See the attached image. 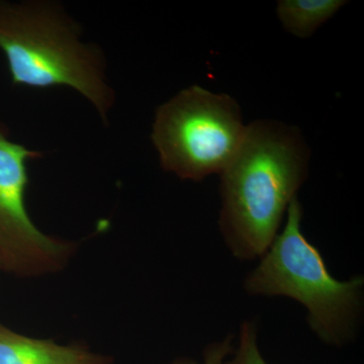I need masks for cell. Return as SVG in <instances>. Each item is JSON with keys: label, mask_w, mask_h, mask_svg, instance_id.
Listing matches in <instances>:
<instances>
[{"label": "cell", "mask_w": 364, "mask_h": 364, "mask_svg": "<svg viewBox=\"0 0 364 364\" xmlns=\"http://www.w3.org/2000/svg\"><path fill=\"white\" fill-rule=\"evenodd\" d=\"M310 148L296 127L257 119L220 174L219 227L236 259H260L309 176Z\"/></svg>", "instance_id": "cell-1"}, {"label": "cell", "mask_w": 364, "mask_h": 364, "mask_svg": "<svg viewBox=\"0 0 364 364\" xmlns=\"http://www.w3.org/2000/svg\"><path fill=\"white\" fill-rule=\"evenodd\" d=\"M0 50L13 85L71 88L109 124L116 92L104 52L83 42L80 25L58 1L0 0Z\"/></svg>", "instance_id": "cell-2"}, {"label": "cell", "mask_w": 364, "mask_h": 364, "mask_svg": "<svg viewBox=\"0 0 364 364\" xmlns=\"http://www.w3.org/2000/svg\"><path fill=\"white\" fill-rule=\"evenodd\" d=\"M287 223L243 289L250 296H284L306 310L311 331L327 346L343 348L358 338L363 321L364 277L335 279L320 250L301 231L303 207L298 196L287 210Z\"/></svg>", "instance_id": "cell-3"}, {"label": "cell", "mask_w": 364, "mask_h": 364, "mask_svg": "<svg viewBox=\"0 0 364 364\" xmlns=\"http://www.w3.org/2000/svg\"><path fill=\"white\" fill-rule=\"evenodd\" d=\"M245 131L233 97L193 85L158 107L151 139L165 171L200 181L224 171Z\"/></svg>", "instance_id": "cell-4"}, {"label": "cell", "mask_w": 364, "mask_h": 364, "mask_svg": "<svg viewBox=\"0 0 364 364\" xmlns=\"http://www.w3.org/2000/svg\"><path fill=\"white\" fill-rule=\"evenodd\" d=\"M43 156L41 151L14 142L0 121V267L23 279L61 272L78 247L76 242L41 231L28 213V163Z\"/></svg>", "instance_id": "cell-5"}, {"label": "cell", "mask_w": 364, "mask_h": 364, "mask_svg": "<svg viewBox=\"0 0 364 364\" xmlns=\"http://www.w3.org/2000/svg\"><path fill=\"white\" fill-rule=\"evenodd\" d=\"M111 359L81 345L31 338L0 323V364H111Z\"/></svg>", "instance_id": "cell-6"}, {"label": "cell", "mask_w": 364, "mask_h": 364, "mask_svg": "<svg viewBox=\"0 0 364 364\" xmlns=\"http://www.w3.org/2000/svg\"><path fill=\"white\" fill-rule=\"evenodd\" d=\"M345 4L343 0H280L277 13L287 32L309 38Z\"/></svg>", "instance_id": "cell-7"}, {"label": "cell", "mask_w": 364, "mask_h": 364, "mask_svg": "<svg viewBox=\"0 0 364 364\" xmlns=\"http://www.w3.org/2000/svg\"><path fill=\"white\" fill-rule=\"evenodd\" d=\"M222 364H268L258 344L257 322L247 320L242 323L238 342L231 355Z\"/></svg>", "instance_id": "cell-8"}, {"label": "cell", "mask_w": 364, "mask_h": 364, "mask_svg": "<svg viewBox=\"0 0 364 364\" xmlns=\"http://www.w3.org/2000/svg\"><path fill=\"white\" fill-rule=\"evenodd\" d=\"M234 346V335H228L222 341L213 342L205 347L202 363L193 358H182L171 364H222L231 355Z\"/></svg>", "instance_id": "cell-9"}, {"label": "cell", "mask_w": 364, "mask_h": 364, "mask_svg": "<svg viewBox=\"0 0 364 364\" xmlns=\"http://www.w3.org/2000/svg\"><path fill=\"white\" fill-rule=\"evenodd\" d=\"M0 272H1V267H0Z\"/></svg>", "instance_id": "cell-10"}]
</instances>
